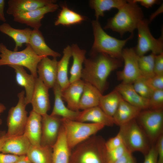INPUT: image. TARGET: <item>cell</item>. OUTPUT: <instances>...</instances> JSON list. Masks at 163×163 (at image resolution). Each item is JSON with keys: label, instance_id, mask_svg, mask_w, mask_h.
Masks as SVG:
<instances>
[{"label": "cell", "instance_id": "obj_39", "mask_svg": "<svg viewBox=\"0 0 163 163\" xmlns=\"http://www.w3.org/2000/svg\"><path fill=\"white\" fill-rule=\"evenodd\" d=\"M145 79L147 84L154 91L163 90V75H155Z\"/></svg>", "mask_w": 163, "mask_h": 163}, {"label": "cell", "instance_id": "obj_40", "mask_svg": "<svg viewBox=\"0 0 163 163\" xmlns=\"http://www.w3.org/2000/svg\"><path fill=\"white\" fill-rule=\"evenodd\" d=\"M123 144V141L120 133L118 132L115 137L111 138L105 142V146L107 151L116 149Z\"/></svg>", "mask_w": 163, "mask_h": 163}, {"label": "cell", "instance_id": "obj_5", "mask_svg": "<svg viewBox=\"0 0 163 163\" xmlns=\"http://www.w3.org/2000/svg\"><path fill=\"white\" fill-rule=\"evenodd\" d=\"M21 51H12L8 49L3 43H0V66L17 65L24 67L31 74L37 78V67L40 60L46 56H39L33 51L29 44Z\"/></svg>", "mask_w": 163, "mask_h": 163}, {"label": "cell", "instance_id": "obj_22", "mask_svg": "<svg viewBox=\"0 0 163 163\" xmlns=\"http://www.w3.org/2000/svg\"><path fill=\"white\" fill-rule=\"evenodd\" d=\"M71 151L62 124L57 140L52 147V163H69Z\"/></svg>", "mask_w": 163, "mask_h": 163}, {"label": "cell", "instance_id": "obj_6", "mask_svg": "<svg viewBox=\"0 0 163 163\" xmlns=\"http://www.w3.org/2000/svg\"><path fill=\"white\" fill-rule=\"evenodd\" d=\"M66 139L71 150L103 129L104 126L94 123H87L61 118Z\"/></svg>", "mask_w": 163, "mask_h": 163}, {"label": "cell", "instance_id": "obj_49", "mask_svg": "<svg viewBox=\"0 0 163 163\" xmlns=\"http://www.w3.org/2000/svg\"><path fill=\"white\" fill-rule=\"evenodd\" d=\"M15 163H31V162L29 160L26 155H23Z\"/></svg>", "mask_w": 163, "mask_h": 163}, {"label": "cell", "instance_id": "obj_34", "mask_svg": "<svg viewBox=\"0 0 163 163\" xmlns=\"http://www.w3.org/2000/svg\"><path fill=\"white\" fill-rule=\"evenodd\" d=\"M62 8L55 22V26H70L80 23L85 19L84 16L70 9L66 5H63Z\"/></svg>", "mask_w": 163, "mask_h": 163}, {"label": "cell", "instance_id": "obj_4", "mask_svg": "<svg viewBox=\"0 0 163 163\" xmlns=\"http://www.w3.org/2000/svg\"><path fill=\"white\" fill-rule=\"evenodd\" d=\"M91 24L94 41L91 54L101 53L113 58L122 59L123 47L133 37L134 35H130L126 39L120 40L107 34L102 27L98 20L92 21Z\"/></svg>", "mask_w": 163, "mask_h": 163}, {"label": "cell", "instance_id": "obj_30", "mask_svg": "<svg viewBox=\"0 0 163 163\" xmlns=\"http://www.w3.org/2000/svg\"><path fill=\"white\" fill-rule=\"evenodd\" d=\"M63 56L57 64V82L62 91L69 84L68 76V67L72 57L71 46L68 45L63 50Z\"/></svg>", "mask_w": 163, "mask_h": 163}, {"label": "cell", "instance_id": "obj_9", "mask_svg": "<svg viewBox=\"0 0 163 163\" xmlns=\"http://www.w3.org/2000/svg\"><path fill=\"white\" fill-rule=\"evenodd\" d=\"M149 24L148 21L144 19L139 22L136 28L138 40L135 49L139 56L145 55L149 51L156 55L163 53V32L159 38H155L150 32Z\"/></svg>", "mask_w": 163, "mask_h": 163}, {"label": "cell", "instance_id": "obj_16", "mask_svg": "<svg viewBox=\"0 0 163 163\" xmlns=\"http://www.w3.org/2000/svg\"><path fill=\"white\" fill-rule=\"evenodd\" d=\"M56 2L55 0H9L8 2L7 13L13 16L33 11Z\"/></svg>", "mask_w": 163, "mask_h": 163}, {"label": "cell", "instance_id": "obj_48", "mask_svg": "<svg viewBox=\"0 0 163 163\" xmlns=\"http://www.w3.org/2000/svg\"><path fill=\"white\" fill-rule=\"evenodd\" d=\"M163 4H162L160 7L154 12L150 15L149 20L148 21L149 23L158 15L163 12Z\"/></svg>", "mask_w": 163, "mask_h": 163}, {"label": "cell", "instance_id": "obj_17", "mask_svg": "<svg viewBox=\"0 0 163 163\" xmlns=\"http://www.w3.org/2000/svg\"><path fill=\"white\" fill-rule=\"evenodd\" d=\"M42 116L33 110L28 117L24 135L31 145H40L42 132Z\"/></svg>", "mask_w": 163, "mask_h": 163}, {"label": "cell", "instance_id": "obj_32", "mask_svg": "<svg viewBox=\"0 0 163 163\" xmlns=\"http://www.w3.org/2000/svg\"><path fill=\"white\" fill-rule=\"evenodd\" d=\"M127 2L124 0H91L89 5L95 11L96 20H98L99 18L104 16V13L112 8L117 10Z\"/></svg>", "mask_w": 163, "mask_h": 163}, {"label": "cell", "instance_id": "obj_26", "mask_svg": "<svg viewBox=\"0 0 163 163\" xmlns=\"http://www.w3.org/2000/svg\"><path fill=\"white\" fill-rule=\"evenodd\" d=\"M142 110L123 98L113 117L115 124L119 126L135 119Z\"/></svg>", "mask_w": 163, "mask_h": 163}, {"label": "cell", "instance_id": "obj_20", "mask_svg": "<svg viewBox=\"0 0 163 163\" xmlns=\"http://www.w3.org/2000/svg\"><path fill=\"white\" fill-rule=\"evenodd\" d=\"M115 89L123 99L128 103L141 110L148 109L149 99L140 96L135 91L132 84L121 82Z\"/></svg>", "mask_w": 163, "mask_h": 163}, {"label": "cell", "instance_id": "obj_35", "mask_svg": "<svg viewBox=\"0 0 163 163\" xmlns=\"http://www.w3.org/2000/svg\"><path fill=\"white\" fill-rule=\"evenodd\" d=\"M155 55L151 53L148 55L139 56L138 65L140 74L145 78H150L155 75L154 62Z\"/></svg>", "mask_w": 163, "mask_h": 163}, {"label": "cell", "instance_id": "obj_53", "mask_svg": "<svg viewBox=\"0 0 163 163\" xmlns=\"http://www.w3.org/2000/svg\"><path fill=\"white\" fill-rule=\"evenodd\" d=\"M2 123V120L0 118V125H1ZM1 137H0V138Z\"/></svg>", "mask_w": 163, "mask_h": 163}, {"label": "cell", "instance_id": "obj_33", "mask_svg": "<svg viewBox=\"0 0 163 163\" xmlns=\"http://www.w3.org/2000/svg\"><path fill=\"white\" fill-rule=\"evenodd\" d=\"M122 99L115 89L109 93L102 95L98 106L107 115L113 117Z\"/></svg>", "mask_w": 163, "mask_h": 163}, {"label": "cell", "instance_id": "obj_13", "mask_svg": "<svg viewBox=\"0 0 163 163\" xmlns=\"http://www.w3.org/2000/svg\"><path fill=\"white\" fill-rule=\"evenodd\" d=\"M59 7L55 3L49 4L33 11L14 15L13 20L26 24L33 28L34 30H39L42 26L41 20L44 15L47 13L54 12Z\"/></svg>", "mask_w": 163, "mask_h": 163}, {"label": "cell", "instance_id": "obj_46", "mask_svg": "<svg viewBox=\"0 0 163 163\" xmlns=\"http://www.w3.org/2000/svg\"><path fill=\"white\" fill-rule=\"evenodd\" d=\"M132 155V154L127 151L113 163H127Z\"/></svg>", "mask_w": 163, "mask_h": 163}, {"label": "cell", "instance_id": "obj_41", "mask_svg": "<svg viewBox=\"0 0 163 163\" xmlns=\"http://www.w3.org/2000/svg\"><path fill=\"white\" fill-rule=\"evenodd\" d=\"M154 71L155 75H163V53L155 56Z\"/></svg>", "mask_w": 163, "mask_h": 163}, {"label": "cell", "instance_id": "obj_7", "mask_svg": "<svg viewBox=\"0 0 163 163\" xmlns=\"http://www.w3.org/2000/svg\"><path fill=\"white\" fill-rule=\"evenodd\" d=\"M120 127L119 132L127 151L131 154L139 152L146 155L152 145L135 119Z\"/></svg>", "mask_w": 163, "mask_h": 163}, {"label": "cell", "instance_id": "obj_19", "mask_svg": "<svg viewBox=\"0 0 163 163\" xmlns=\"http://www.w3.org/2000/svg\"><path fill=\"white\" fill-rule=\"evenodd\" d=\"M85 82L82 79L70 83L61 91L62 99L67 104L69 109L79 111L80 100L83 92Z\"/></svg>", "mask_w": 163, "mask_h": 163}, {"label": "cell", "instance_id": "obj_21", "mask_svg": "<svg viewBox=\"0 0 163 163\" xmlns=\"http://www.w3.org/2000/svg\"><path fill=\"white\" fill-rule=\"evenodd\" d=\"M9 66L14 70L16 74L15 79L17 84L23 87L25 89L26 96L25 102L27 105L30 103L37 78L31 74H28L23 66L14 65Z\"/></svg>", "mask_w": 163, "mask_h": 163}, {"label": "cell", "instance_id": "obj_37", "mask_svg": "<svg viewBox=\"0 0 163 163\" xmlns=\"http://www.w3.org/2000/svg\"><path fill=\"white\" fill-rule=\"evenodd\" d=\"M148 109H163V90L154 91L151 96L149 99Z\"/></svg>", "mask_w": 163, "mask_h": 163}, {"label": "cell", "instance_id": "obj_25", "mask_svg": "<svg viewBox=\"0 0 163 163\" xmlns=\"http://www.w3.org/2000/svg\"><path fill=\"white\" fill-rule=\"evenodd\" d=\"M54 96L53 107L50 115L61 116L62 118L75 120L80 113V111L71 110L66 107L62 99L61 88L57 83H56L53 88Z\"/></svg>", "mask_w": 163, "mask_h": 163}, {"label": "cell", "instance_id": "obj_31", "mask_svg": "<svg viewBox=\"0 0 163 163\" xmlns=\"http://www.w3.org/2000/svg\"><path fill=\"white\" fill-rule=\"evenodd\" d=\"M26 155L31 163H52V148L31 145Z\"/></svg>", "mask_w": 163, "mask_h": 163}, {"label": "cell", "instance_id": "obj_27", "mask_svg": "<svg viewBox=\"0 0 163 163\" xmlns=\"http://www.w3.org/2000/svg\"><path fill=\"white\" fill-rule=\"evenodd\" d=\"M71 47L73 62L70 71V83L81 79L86 52L85 50L80 49L76 44H72Z\"/></svg>", "mask_w": 163, "mask_h": 163}, {"label": "cell", "instance_id": "obj_2", "mask_svg": "<svg viewBox=\"0 0 163 163\" xmlns=\"http://www.w3.org/2000/svg\"><path fill=\"white\" fill-rule=\"evenodd\" d=\"M144 18L143 11L137 3L127 0L115 14L108 19L104 28L116 32L121 37L127 32L133 35L139 22Z\"/></svg>", "mask_w": 163, "mask_h": 163}, {"label": "cell", "instance_id": "obj_45", "mask_svg": "<svg viewBox=\"0 0 163 163\" xmlns=\"http://www.w3.org/2000/svg\"><path fill=\"white\" fill-rule=\"evenodd\" d=\"M133 2L140 3L146 8L152 7L155 4H159L160 1L158 0H132Z\"/></svg>", "mask_w": 163, "mask_h": 163}, {"label": "cell", "instance_id": "obj_36", "mask_svg": "<svg viewBox=\"0 0 163 163\" xmlns=\"http://www.w3.org/2000/svg\"><path fill=\"white\" fill-rule=\"evenodd\" d=\"M135 91L141 97L149 99L154 91L146 83L145 78L141 76L136 79L132 84Z\"/></svg>", "mask_w": 163, "mask_h": 163}, {"label": "cell", "instance_id": "obj_3", "mask_svg": "<svg viewBox=\"0 0 163 163\" xmlns=\"http://www.w3.org/2000/svg\"><path fill=\"white\" fill-rule=\"evenodd\" d=\"M105 142L101 136H91L73 149L69 163H107Z\"/></svg>", "mask_w": 163, "mask_h": 163}, {"label": "cell", "instance_id": "obj_42", "mask_svg": "<svg viewBox=\"0 0 163 163\" xmlns=\"http://www.w3.org/2000/svg\"><path fill=\"white\" fill-rule=\"evenodd\" d=\"M144 157L143 163H158V154L155 144L152 146Z\"/></svg>", "mask_w": 163, "mask_h": 163}, {"label": "cell", "instance_id": "obj_10", "mask_svg": "<svg viewBox=\"0 0 163 163\" xmlns=\"http://www.w3.org/2000/svg\"><path fill=\"white\" fill-rule=\"evenodd\" d=\"M25 91H22L18 94V101L17 105L11 107L7 118L8 130L5 134L7 137L24 134L28 119L25 102Z\"/></svg>", "mask_w": 163, "mask_h": 163}, {"label": "cell", "instance_id": "obj_29", "mask_svg": "<svg viewBox=\"0 0 163 163\" xmlns=\"http://www.w3.org/2000/svg\"><path fill=\"white\" fill-rule=\"evenodd\" d=\"M102 95L101 92L95 87L85 82L79 102V110H84L98 106Z\"/></svg>", "mask_w": 163, "mask_h": 163}, {"label": "cell", "instance_id": "obj_28", "mask_svg": "<svg viewBox=\"0 0 163 163\" xmlns=\"http://www.w3.org/2000/svg\"><path fill=\"white\" fill-rule=\"evenodd\" d=\"M32 30L29 28L17 29L11 27L8 24L4 23L0 25V31L13 39L15 45L14 51H18L23 44H29Z\"/></svg>", "mask_w": 163, "mask_h": 163}, {"label": "cell", "instance_id": "obj_50", "mask_svg": "<svg viewBox=\"0 0 163 163\" xmlns=\"http://www.w3.org/2000/svg\"><path fill=\"white\" fill-rule=\"evenodd\" d=\"M8 137L4 135L0 138V152H1L5 142Z\"/></svg>", "mask_w": 163, "mask_h": 163}, {"label": "cell", "instance_id": "obj_43", "mask_svg": "<svg viewBox=\"0 0 163 163\" xmlns=\"http://www.w3.org/2000/svg\"><path fill=\"white\" fill-rule=\"evenodd\" d=\"M22 156L0 153V163H15Z\"/></svg>", "mask_w": 163, "mask_h": 163}, {"label": "cell", "instance_id": "obj_51", "mask_svg": "<svg viewBox=\"0 0 163 163\" xmlns=\"http://www.w3.org/2000/svg\"><path fill=\"white\" fill-rule=\"evenodd\" d=\"M6 109L5 106L3 104L0 103V115Z\"/></svg>", "mask_w": 163, "mask_h": 163}, {"label": "cell", "instance_id": "obj_1", "mask_svg": "<svg viewBox=\"0 0 163 163\" xmlns=\"http://www.w3.org/2000/svg\"><path fill=\"white\" fill-rule=\"evenodd\" d=\"M122 60L103 53L91 54L90 57L85 60L81 79L95 87L102 94L107 88L108 76L121 66Z\"/></svg>", "mask_w": 163, "mask_h": 163}, {"label": "cell", "instance_id": "obj_44", "mask_svg": "<svg viewBox=\"0 0 163 163\" xmlns=\"http://www.w3.org/2000/svg\"><path fill=\"white\" fill-rule=\"evenodd\" d=\"M155 145L158 154V163H163V135L158 139Z\"/></svg>", "mask_w": 163, "mask_h": 163}, {"label": "cell", "instance_id": "obj_15", "mask_svg": "<svg viewBox=\"0 0 163 163\" xmlns=\"http://www.w3.org/2000/svg\"><path fill=\"white\" fill-rule=\"evenodd\" d=\"M57 62L56 58L51 59L46 56L37 65L38 78L49 89L53 88L57 82Z\"/></svg>", "mask_w": 163, "mask_h": 163}, {"label": "cell", "instance_id": "obj_24", "mask_svg": "<svg viewBox=\"0 0 163 163\" xmlns=\"http://www.w3.org/2000/svg\"><path fill=\"white\" fill-rule=\"evenodd\" d=\"M34 52L39 56H52L56 58L61 54L51 49L46 43L41 32L33 30L31 32L29 44Z\"/></svg>", "mask_w": 163, "mask_h": 163}, {"label": "cell", "instance_id": "obj_18", "mask_svg": "<svg viewBox=\"0 0 163 163\" xmlns=\"http://www.w3.org/2000/svg\"><path fill=\"white\" fill-rule=\"evenodd\" d=\"M75 120L101 124L104 126H111L115 124L113 117L106 113L98 106L80 111Z\"/></svg>", "mask_w": 163, "mask_h": 163}, {"label": "cell", "instance_id": "obj_23", "mask_svg": "<svg viewBox=\"0 0 163 163\" xmlns=\"http://www.w3.org/2000/svg\"><path fill=\"white\" fill-rule=\"evenodd\" d=\"M31 145L29 141L24 134L8 137L1 152L18 156L26 155Z\"/></svg>", "mask_w": 163, "mask_h": 163}, {"label": "cell", "instance_id": "obj_12", "mask_svg": "<svg viewBox=\"0 0 163 163\" xmlns=\"http://www.w3.org/2000/svg\"><path fill=\"white\" fill-rule=\"evenodd\" d=\"M40 145L51 147L58 138L62 126L61 118L47 113L42 116Z\"/></svg>", "mask_w": 163, "mask_h": 163}, {"label": "cell", "instance_id": "obj_14", "mask_svg": "<svg viewBox=\"0 0 163 163\" xmlns=\"http://www.w3.org/2000/svg\"><path fill=\"white\" fill-rule=\"evenodd\" d=\"M49 89L37 77L30 103L32 110L41 116L47 113L50 108Z\"/></svg>", "mask_w": 163, "mask_h": 163}, {"label": "cell", "instance_id": "obj_8", "mask_svg": "<svg viewBox=\"0 0 163 163\" xmlns=\"http://www.w3.org/2000/svg\"><path fill=\"white\" fill-rule=\"evenodd\" d=\"M136 120L152 145L163 135V109L142 110Z\"/></svg>", "mask_w": 163, "mask_h": 163}, {"label": "cell", "instance_id": "obj_52", "mask_svg": "<svg viewBox=\"0 0 163 163\" xmlns=\"http://www.w3.org/2000/svg\"><path fill=\"white\" fill-rule=\"evenodd\" d=\"M127 163H136L135 159L133 156L132 155L129 158Z\"/></svg>", "mask_w": 163, "mask_h": 163}, {"label": "cell", "instance_id": "obj_11", "mask_svg": "<svg viewBox=\"0 0 163 163\" xmlns=\"http://www.w3.org/2000/svg\"><path fill=\"white\" fill-rule=\"evenodd\" d=\"M138 57L135 48L123 49L122 58L124 63V67L122 70L117 73V78L122 82L133 84L142 76L139 66Z\"/></svg>", "mask_w": 163, "mask_h": 163}, {"label": "cell", "instance_id": "obj_38", "mask_svg": "<svg viewBox=\"0 0 163 163\" xmlns=\"http://www.w3.org/2000/svg\"><path fill=\"white\" fill-rule=\"evenodd\" d=\"M127 151L124 144L114 149L107 150L106 155L107 163H113Z\"/></svg>", "mask_w": 163, "mask_h": 163}, {"label": "cell", "instance_id": "obj_47", "mask_svg": "<svg viewBox=\"0 0 163 163\" xmlns=\"http://www.w3.org/2000/svg\"><path fill=\"white\" fill-rule=\"evenodd\" d=\"M5 4V0H0V21L4 22L6 21L4 14Z\"/></svg>", "mask_w": 163, "mask_h": 163}]
</instances>
